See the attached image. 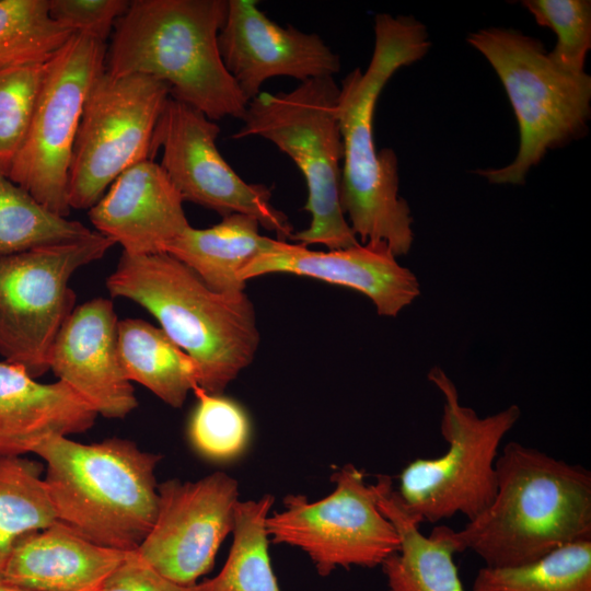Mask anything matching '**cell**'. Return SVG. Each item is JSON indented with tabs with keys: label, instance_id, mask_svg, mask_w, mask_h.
Returning <instances> with one entry per match:
<instances>
[{
	"label": "cell",
	"instance_id": "1",
	"mask_svg": "<svg viewBox=\"0 0 591 591\" xmlns=\"http://www.w3.org/2000/svg\"><path fill=\"white\" fill-rule=\"evenodd\" d=\"M430 45L426 26L415 18L379 13L367 69H354L339 86L340 206L359 243H385L396 257L407 254L414 243L413 216L398 195L395 152L376 150L373 117L387 81L399 68L421 59Z\"/></svg>",
	"mask_w": 591,
	"mask_h": 591
},
{
	"label": "cell",
	"instance_id": "2",
	"mask_svg": "<svg viewBox=\"0 0 591 591\" xmlns=\"http://www.w3.org/2000/svg\"><path fill=\"white\" fill-rule=\"evenodd\" d=\"M495 468L493 501L463 529H450L456 553L471 551L487 567H514L591 540L590 471L515 441Z\"/></svg>",
	"mask_w": 591,
	"mask_h": 591
},
{
	"label": "cell",
	"instance_id": "3",
	"mask_svg": "<svg viewBox=\"0 0 591 591\" xmlns=\"http://www.w3.org/2000/svg\"><path fill=\"white\" fill-rule=\"evenodd\" d=\"M112 297L129 299L157 318L164 333L195 362L198 387L221 394L248 367L260 334L245 293H220L167 253L123 252L107 277Z\"/></svg>",
	"mask_w": 591,
	"mask_h": 591
},
{
	"label": "cell",
	"instance_id": "4",
	"mask_svg": "<svg viewBox=\"0 0 591 591\" xmlns=\"http://www.w3.org/2000/svg\"><path fill=\"white\" fill-rule=\"evenodd\" d=\"M228 0H135L114 26L105 70L143 74L216 121L242 119L248 101L218 49Z\"/></svg>",
	"mask_w": 591,
	"mask_h": 591
},
{
	"label": "cell",
	"instance_id": "5",
	"mask_svg": "<svg viewBox=\"0 0 591 591\" xmlns=\"http://www.w3.org/2000/svg\"><path fill=\"white\" fill-rule=\"evenodd\" d=\"M33 453L46 464L44 482L58 522L104 547H139L157 517L161 454L117 437L90 444L50 437Z\"/></svg>",
	"mask_w": 591,
	"mask_h": 591
},
{
	"label": "cell",
	"instance_id": "6",
	"mask_svg": "<svg viewBox=\"0 0 591 591\" xmlns=\"http://www.w3.org/2000/svg\"><path fill=\"white\" fill-rule=\"evenodd\" d=\"M339 85L333 77L301 82L289 92H260L248 102L234 139L260 137L287 154L302 173L311 215L304 230L290 240L323 245L328 251L359 244L340 206L344 147L337 101Z\"/></svg>",
	"mask_w": 591,
	"mask_h": 591
},
{
	"label": "cell",
	"instance_id": "7",
	"mask_svg": "<svg viewBox=\"0 0 591 591\" xmlns=\"http://www.w3.org/2000/svg\"><path fill=\"white\" fill-rule=\"evenodd\" d=\"M467 43L491 65L519 127L514 160L476 173L491 184H524L530 169L551 149L583 136L591 114V77L558 69L537 38L507 28L471 33Z\"/></svg>",
	"mask_w": 591,
	"mask_h": 591
},
{
	"label": "cell",
	"instance_id": "8",
	"mask_svg": "<svg viewBox=\"0 0 591 591\" xmlns=\"http://www.w3.org/2000/svg\"><path fill=\"white\" fill-rule=\"evenodd\" d=\"M428 380L443 396L440 430L448 449L434 459L410 461L399 474L396 493L405 510L421 523H436L457 513L470 521L496 495L499 447L521 410L512 404L479 417L460 403L455 384L440 367L430 369Z\"/></svg>",
	"mask_w": 591,
	"mask_h": 591
},
{
	"label": "cell",
	"instance_id": "9",
	"mask_svg": "<svg viewBox=\"0 0 591 591\" xmlns=\"http://www.w3.org/2000/svg\"><path fill=\"white\" fill-rule=\"evenodd\" d=\"M114 244L94 231L0 257V354L5 362L34 379L49 370L55 340L76 308L71 276Z\"/></svg>",
	"mask_w": 591,
	"mask_h": 591
},
{
	"label": "cell",
	"instance_id": "10",
	"mask_svg": "<svg viewBox=\"0 0 591 591\" xmlns=\"http://www.w3.org/2000/svg\"><path fill=\"white\" fill-rule=\"evenodd\" d=\"M166 83L105 69L86 96L69 171L70 208L90 209L130 166L150 159L167 99Z\"/></svg>",
	"mask_w": 591,
	"mask_h": 591
},
{
	"label": "cell",
	"instance_id": "11",
	"mask_svg": "<svg viewBox=\"0 0 591 591\" xmlns=\"http://www.w3.org/2000/svg\"><path fill=\"white\" fill-rule=\"evenodd\" d=\"M105 42L76 33L49 60L28 131L7 176L67 218L69 171L84 103L105 69Z\"/></svg>",
	"mask_w": 591,
	"mask_h": 591
},
{
	"label": "cell",
	"instance_id": "12",
	"mask_svg": "<svg viewBox=\"0 0 591 591\" xmlns=\"http://www.w3.org/2000/svg\"><path fill=\"white\" fill-rule=\"evenodd\" d=\"M332 480L335 489L321 500L286 496L283 509L267 517L268 537L302 549L321 576L338 567L381 566L398 551L399 538L379 508V479L368 484L360 470L346 464Z\"/></svg>",
	"mask_w": 591,
	"mask_h": 591
},
{
	"label": "cell",
	"instance_id": "13",
	"mask_svg": "<svg viewBox=\"0 0 591 591\" xmlns=\"http://www.w3.org/2000/svg\"><path fill=\"white\" fill-rule=\"evenodd\" d=\"M220 127L200 111L170 96L159 118L153 153L162 148L161 167L181 195L223 217L242 213L255 218L277 240L294 233L288 216L271 202V190L245 182L224 160L217 139Z\"/></svg>",
	"mask_w": 591,
	"mask_h": 591
},
{
	"label": "cell",
	"instance_id": "14",
	"mask_svg": "<svg viewBox=\"0 0 591 591\" xmlns=\"http://www.w3.org/2000/svg\"><path fill=\"white\" fill-rule=\"evenodd\" d=\"M158 496L155 520L136 553L163 577L194 586L232 533L237 482L223 472L195 482L169 479L158 485Z\"/></svg>",
	"mask_w": 591,
	"mask_h": 591
},
{
	"label": "cell",
	"instance_id": "15",
	"mask_svg": "<svg viewBox=\"0 0 591 591\" xmlns=\"http://www.w3.org/2000/svg\"><path fill=\"white\" fill-rule=\"evenodd\" d=\"M257 4L255 0H228L217 40L227 71L248 102L268 79L290 77L304 82L340 71V57L317 34L281 26Z\"/></svg>",
	"mask_w": 591,
	"mask_h": 591
},
{
	"label": "cell",
	"instance_id": "16",
	"mask_svg": "<svg viewBox=\"0 0 591 591\" xmlns=\"http://www.w3.org/2000/svg\"><path fill=\"white\" fill-rule=\"evenodd\" d=\"M396 258L382 242L313 251L277 240L270 250L252 258L239 278L246 283L248 279L278 273L323 280L362 293L379 315L394 317L420 296L416 275Z\"/></svg>",
	"mask_w": 591,
	"mask_h": 591
},
{
	"label": "cell",
	"instance_id": "17",
	"mask_svg": "<svg viewBox=\"0 0 591 591\" xmlns=\"http://www.w3.org/2000/svg\"><path fill=\"white\" fill-rule=\"evenodd\" d=\"M113 302L95 298L74 308L53 346L49 370L97 415L123 419L138 406L118 351Z\"/></svg>",
	"mask_w": 591,
	"mask_h": 591
},
{
	"label": "cell",
	"instance_id": "18",
	"mask_svg": "<svg viewBox=\"0 0 591 591\" xmlns=\"http://www.w3.org/2000/svg\"><path fill=\"white\" fill-rule=\"evenodd\" d=\"M183 199L161 165L151 159L123 172L89 209L100 234L129 255L165 253L190 227Z\"/></svg>",
	"mask_w": 591,
	"mask_h": 591
},
{
	"label": "cell",
	"instance_id": "19",
	"mask_svg": "<svg viewBox=\"0 0 591 591\" xmlns=\"http://www.w3.org/2000/svg\"><path fill=\"white\" fill-rule=\"evenodd\" d=\"M129 553L97 545L57 521L16 540L0 582L27 591H94Z\"/></svg>",
	"mask_w": 591,
	"mask_h": 591
},
{
	"label": "cell",
	"instance_id": "20",
	"mask_svg": "<svg viewBox=\"0 0 591 591\" xmlns=\"http://www.w3.org/2000/svg\"><path fill=\"white\" fill-rule=\"evenodd\" d=\"M96 412L62 381L39 383L23 368L0 362V455H23L50 437L91 429Z\"/></svg>",
	"mask_w": 591,
	"mask_h": 591
},
{
	"label": "cell",
	"instance_id": "21",
	"mask_svg": "<svg viewBox=\"0 0 591 591\" xmlns=\"http://www.w3.org/2000/svg\"><path fill=\"white\" fill-rule=\"evenodd\" d=\"M379 508L394 525L399 548L382 565L389 591H465L453 556L450 529L436 525L430 535L403 507L389 476H379Z\"/></svg>",
	"mask_w": 591,
	"mask_h": 591
},
{
	"label": "cell",
	"instance_id": "22",
	"mask_svg": "<svg viewBox=\"0 0 591 591\" xmlns=\"http://www.w3.org/2000/svg\"><path fill=\"white\" fill-rule=\"evenodd\" d=\"M259 228L255 218L232 213L207 229L187 228L165 253L192 268L212 290L242 292L246 285L239 278L242 268L277 241L262 235Z\"/></svg>",
	"mask_w": 591,
	"mask_h": 591
},
{
	"label": "cell",
	"instance_id": "23",
	"mask_svg": "<svg viewBox=\"0 0 591 591\" xmlns=\"http://www.w3.org/2000/svg\"><path fill=\"white\" fill-rule=\"evenodd\" d=\"M118 351L127 379L147 387L167 405L179 408L198 387L197 368L161 327L140 318L117 324Z\"/></svg>",
	"mask_w": 591,
	"mask_h": 591
},
{
	"label": "cell",
	"instance_id": "24",
	"mask_svg": "<svg viewBox=\"0 0 591 591\" xmlns=\"http://www.w3.org/2000/svg\"><path fill=\"white\" fill-rule=\"evenodd\" d=\"M273 503L270 495L237 502L228 558L215 578L200 582L201 591H280L266 530Z\"/></svg>",
	"mask_w": 591,
	"mask_h": 591
},
{
	"label": "cell",
	"instance_id": "25",
	"mask_svg": "<svg viewBox=\"0 0 591 591\" xmlns=\"http://www.w3.org/2000/svg\"><path fill=\"white\" fill-rule=\"evenodd\" d=\"M42 463L0 455V571L22 535L57 522Z\"/></svg>",
	"mask_w": 591,
	"mask_h": 591
},
{
	"label": "cell",
	"instance_id": "26",
	"mask_svg": "<svg viewBox=\"0 0 591 591\" xmlns=\"http://www.w3.org/2000/svg\"><path fill=\"white\" fill-rule=\"evenodd\" d=\"M472 591H591V540L565 544L520 566H484Z\"/></svg>",
	"mask_w": 591,
	"mask_h": 591
},
{
	"label": "cell",
	"instance_id": "27",
	"mask_svg": "<svg viewBox=\"0 0 591 591\" xmlns=\"http://www.w3.org/2000/svg\"><path fill=\"white\" fill-rule=\"evenodd\" d=\"M93 232L40 205L0 170V257L81 240Z\"/></svg>",
	"mask_w": 591,
	"mask_h": 591
},
{
	"label": "cell",
	"instance_id": "28",
	"mask_svg": "<svg viewBox=\"0 0 591 591\" xmlns=\"http://www.w3.org/2000/svg\"><path fill=\"white\" fill-rule=\"evenodd\" d=\"M74 34L50 16L48 0H0V69L46 62Z\"/></svg>",
	"mask_w": 591,
	"mask_h": 591
},
{
	"label": "cell",
	"instance_id": "29",
	"mask_svg": "<svg viewBox=\"0 0 591 591\" xmlns=\"http://www.w3.org/2000/svg\"><path fill=\"white\" fill-rule=\"evenodd\" d=\"M197 404L188 422L190 443L201 455L217 461L230 460L246 448L251 425L245 410L221 394L194 390Z\"/></svg>",
	"mask_w": 591,
	"mask_h": 591
},
{
	"label": "cell",
	"instance_id": "30",
	"mask_svg": "<svg viewBox=\"0 0 591 591\" xmlns=\"http://www.w3.org/2000/svg\"><path fill=\"white\" fill-rule=\"evenodd\" d=\"M48 63L0 69V170L5 175L28 131Z\"/></svg>",
	"mask_w": 591,
	"mask_h": 591
},
{
	"label": "cell",
	"instance_id": "31",
	"mask_svg": "<svg viewBox=\"0 0 591 591\" xmlns=\"http://www.w3.org/2000/svg\"><path fill=\"white\" fill-rule=\"evenodd\" d=\"M524 8L541 26L557 35L549 60L570 74L584 73L591 48V1L589 0H525Z\"/></svg>",
	"mask_w": 591,
	"mask_h": 591
},
{
	"label": "cell",
	"instance_id": "32",
	"mask_svg": "<svg viewBox=\"0 0 591 591\" xmlns=\"http://www.w3.org/2000/svg\"><path fill=\"white\" fill-rule=\"evenodd\" d=\"M128 5L126 0H48L49 14L56 22L103 42Z\"/></svg>",
	"mask_w": 591,
	"mask_h": 591
},
{
	"label": "cell",
	"instance_id": "33",
	"mask_svg": "<svg viewBox=\"0 0 591 591\" xmlns=\"http://www.w3.org/2000/svg\"><path fill=\"white\" fill-rule=\"evenodd\" d=\"M94 591H201V586H182L163 577L134 551Z\"/></svg>",
	"mask_w": 591,
	"mask_h": 591
},
{
	"label": "cell",
	"instance_id": "34",
	"mask_svg": "<svg viewBox=\"0 0 591 591\" xmlns=\"http://www.w3.org/2000/svg\"><path fill=\"white\" fill-rule=\"evenodd\" d=\"M0 591H27V590L0 582Z\"/></svg>",
	"mask_w": 591,
	"mask_h": 591
}]
</instances>
